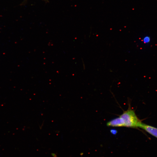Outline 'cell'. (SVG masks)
I'll return each instance as SVG.
<instances>
[{
	"mask_svg": "<svg viewBox=\"0 0 157 157\" xmlns=\"http://www.w3.org/2000/svg\"><path fill=\"white\" fill-rule=\"evenodd\" d=\"M121 124V127L135 128L138 127L141 121L138 118L134 111L131 106L124 111L118 117Z\"/></svg>",
	"mask_w": 157,
	"mask_h": 157,
	"instance_id": "obj_1",
	"label": "cell"
},
{
	"mask_svg": "<svg viewBox=\"0 0 157 157\" xmlns=\"http://www.w3.org/2000/svg\"><path fill=\"white\" fill-rule=\"evenodd\" d=\"M145 131L153 136L157 138V128L141 122L140 123L138 127Z\"/></svg>",
	"mask_w": 157,
	"mask_h": 157,
	"instance_id": "obj_2",
	"label": "cell"
},
{
	"mask_svg": "<svg viewBox=\"0 0 157 157\" xmlns=\"http://www.w3.org/2000/svg\"><path fill=\"white\" fill-rule=\"evenodd\" d=\"M150 37L148 36L145 37L143 39V42L145 43H149L150 42Z\"/></svg>",
	"mask_w": 157,
	"mask_h": 157,
	"instance_id": "obj_3",
	"label": "cell"
},
{
	"mask_svg": "<svg viewBox=\"0 0 157 157\" xmlns=\"http://www.w3.org/2000/svg\"><path fill=\"white\" fill-rule=\"evenodd\" d=\"M111 132L112 134L115 135L117 133V131L116 130L113 129L111 130Z\"/></svg>",
	"mask_w": 157,
	"mask_h": 157,
	"instance_id": "obj_4",
	"label": "cell"
},
{
	"mask_svg": "<svg viewBox=\"0 0 157 157\" xmlns=\"http://www.w3.org/2000/svg\"><path fill=\"white\" fill-rule=\"evenodd\" d=\"M44 1H47V0H44Z\"/></svg>",
	"mask_w": 157,
	"mask_h": 157,
	"instance_id": "obj_5",
	"label": "cell"
}]
</instances>
